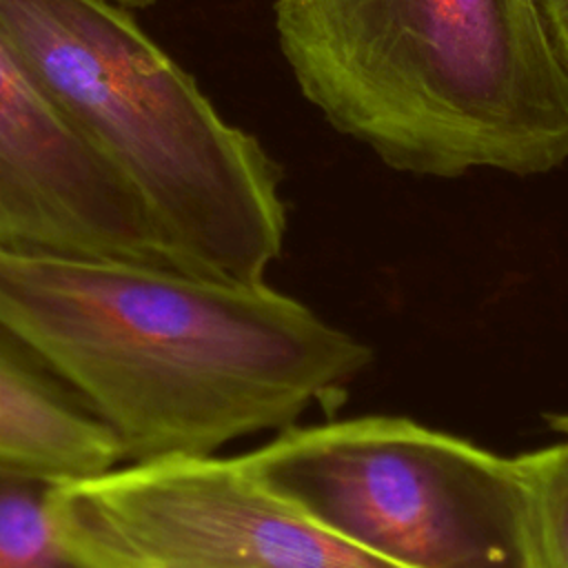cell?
Listing matches in <instances>:
<instances>
[{"instance_id": "obj_1", "label": "cell", "mask_w": 568, "mask_h": 568, "mask_svg": "<svg viewBox=\"0 0 568 568\" xmlns=\"http://www.w3.org/2000/svg\"><path fill=\"white\" fill-rule=\"evenodd\" d=\"M0 324L124 459L206 455L337 397L371 348L266 282L0 246Z\"/></svg>"}, {"instance_id": "obj_2", "label": "cell", "mask_w": 568, "mask_h": 568, "mask_svg": "<svg viewBox=\"0 0 568 568\" xmlns=\"http://www.w3.org/2000/svg\"><path fill=\"white\" fill-rule=\"evenodd\" d=\"M273 16L306 102L393 171L568 162V64L535 0H275Z\"/></svg>"}, {"instance_id": "obj_3", "label": "cell", "mask_w": 568, "mask_h": 568, "mask_svg": "<svg viewBox=\"0 0 568 568\" xmlns=\"http://www.w3.org/2000/svg\"><path fill=\"white\" fill-rule=\"evenodd\" d=\"M0 27L71 126L133 186L180 271L255 284L286 235L282 169L109 0H0Z\"/></svg>"}, {"instance_id": "obj_4", "label": "cell", "mask_w": 568, "mask_h": 568, "mask_svg": "<svg viewBox=\"0 0 568 568\" xmlns=\"http://www.w3.org/2000/svg\"><path fill=\"white\" fill-rule=\"evenodd\" d=\"M240 459L322 528L399 568H524L515 457L364 415L291 424Z\"/></svg>"}, {"instance_id": "obj_5", "label": "cell", "mask_w": 568, "mask_h": 568, "mask_svg": "<svg viewBox=\"0 0 568 568\" xmlns=\"http://www.w3.org/2000/svg\"><path fill=\"white\" fill-rule=\"evenodd\" d=\"M51 510L95 568H399L322 528L240 457L213 453L62 479Z\"/></svg>"}, {"instance_id": "obj_6", "label": "cell", "mask_w": 568, "mask_h": 568, "mask_svg": "<svg viewBox=\"0 0 568 568\" xmlns=\"http://www.w3.org/2000/svg\"><path fill=\"white\" fill-rule=\"evenodd\" d=\"M0 246L173 266L140 195L42 93L2 27Z\"/></svg>"}, {"instance_id": "obj_7", "label": "cell", "mask_w": 568, "mask_h": 568, "mask_svg": "<svg viewBox=\"0 0 568 568\" xmlns=\"http://www.w3.org/2000/svg\"><path fill=\"white\" fill-rule=\"evenodd\" d=\"M122 459L113 433L0 324V462L55 479H75Z\"/></svg>"}, {"instance_id": "obj_8", "label": "cell", "mask_w": 568, "mask_h": 568, "mask_svg": "<svg viewBox=\"0 0 568 568\" xmlns=\"http://www.w3.org/2000/svg\"><path fill=\"white\" fill-rule=\"evenodd\" d=\"M55 477L0 462V568H95L62 537L51 495Z\"/></svg>"}, {"instance_id": "obj_9", "label": "cell", "mask_w": 568, "mask_h": 568, "mask_svg": "<svg viewBox=\"0 0 568 568\" xmlns=\"http://www.w3.org/2000/svg\"><path fill=\"white\" fill-rule=\"evenodd\" d=\"M524 568H568V442L515 457Z\"/></svg>"}, {"instance_id": "obj_10", "label": "cell", "mask_w": 568, "mask_h": 568, "mask_svg": "<svg viewBox=\"0 0 568 568\" xmlns=\"http://www.w3.org/2000/svg\"><path fill=\"white\" fill-rule=\"evenodd\" d=\"M535 2L559 58L568 64V0H535Z\"/></svg>"}, {"instance_id": "obj_11", "label": "cell", "mask_w": 568, "mask_h": 568, "mask_svg": "<svg viewBox=\"0 0 568 568\" xmlns=\"http://www.w3.org/2000/svg\"><path fill=\"white\" fill-rule=\"evenodd\" d=\"M109 2L120 4V7H124V9H149V7H153L158 0H109Z\"/></svg>"}, {"instance_id": "obj_12", "label": "cell", "mask_w": 568, "mask_h": 568, "mask_svg": "<svg viewBox=\"0 0 568 568\" xmlns=\"http://www.w3.org/2000/svg\"><path fill=\"white\" fill-rule=\"evenodd\" d=\"M550 426H552L557 433L566 435V442H568V415H555V417L550 419Z\"/></svg>"}]
</instances>
